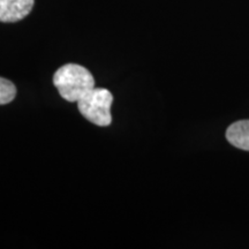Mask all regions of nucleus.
<instances>
[{
    "instance_id": "1",
    "label": "nucleus",
    "mask_w": 249,
    "mask_h": 249,
    "mask_svg": "<svg viewBox=\"0 0 249 249\" xmlns=\"http://www.w3.org/2000/svg\"><path fill=\"white\" fill-rule=\"evenodd\" d=\"M59 95L67 102H77L95 88L92 74L83 66L67 64L59 68L53 76Z\"/></svg>"
},
{
    "instance_id": "2",
    "label": "nucleus",
    "mask_w": 249,
    "mask_h": 249,
    "mask_svg": "<svg viewBox=\"0 0 249 249\" xmlns=\"http://www.w3.org/2000/svg\"><path fill=\"white\" fill-rule=\"evenodd\" d=\"M113 96L104 88H93L77 101L80 113L93 124L107 127L112 123L111 105Z\"/></svg>"
},
{
    "instance_id": "3",
    "label": "nucleus",
    "mask_w": 249,
    "mask_h": 249,
    "mask_svg": "<svg viewBox=\"0 0 249 249\" xmlns=\"http://www.w3.org/2000/svg\"><path fill=\"white\" fill-rule=\"evenodd\" d=\"M35 0H0V22L12 23L28 17Z\"/></svg>"
},
{
    "instance_id": "4",
    "label": "nucleus",
    "mask_w": 249,
    "mask_h": 249,
    "mask_svg": "<svg viewBox=\"0 0 249 249\" xmlns=\"http://www.w3.org/2000/svg\"><path fill=\"white\" fill-rule=\"evenodd\" d=\"M226 139L235 148L249 151V120L232 124L226 130Z\"/></svg>"
},
{
    "instance_id": "5",
    "label": "nucleus",
    "mask_w": 249,
    "mask_h": 249,
    "mask_svg": "<svg viewBox=\"0 0 249 249\" xmlns=\"http://www.w3.org/2000/svg\"><path fill=\"white\" fill-rule=\"evenodd\" d=\"M17 96V88L12 81L0 77V105L11 103Z\"/></svg>"
}]
</instances>
